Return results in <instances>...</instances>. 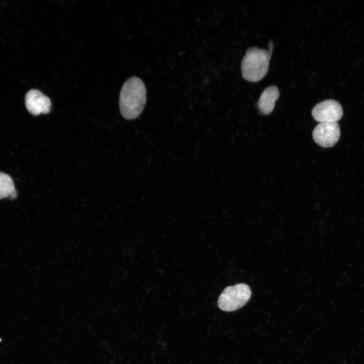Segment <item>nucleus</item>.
Instances as JSON below:
<instances>
[{
	"instance_id": "8",
	"label": "nucleus",
	"mask_w": 364,
	"mask_h": 364,
	"mask_svg": "<svg viewBox=\"0 0 364 364\" xmlns=\"http://www.w3.org/2000/svg\"><path fill=\"white\" fill-rule=\"evenodd\" d=\"M17 196V192L11 176L0 172V199L8 197L13 200Z\"/></svg>"
},
{
	"instance_id": "7",
	"label": "nucleus",
	"mask_w": 364,
	"mask_h": 364,
	"mask_svg": "<svg viewBox=\"0 0 364 364\" xmlns=\"http://www.w3.org/2000/svg\"><path fill=\"white\" fill-rule=\"evenodd\" d=\"M280 92L277 86L270 85L262 92L258 101L257 107L260 113L267 115L274 109L275 102L279 98Z\"/></svg>"
},
{
	"instance_id": "9",
	"label": "nucleus",
	"mask_w": 364,
	"mask_h": 364,
	"mask_svg": "<svg viewBox=\"0 0 364 364\" xmlns=\"http://www.w3.org/2000/svg\"><path fill=\"white\" fill-rule=\"evenodd\" d=\"M268 47H269V50H268V51H269V52L271 54L272 51L273 49V47H274V43L271 40H270L269 42Z\"/></svg>"
},
{
	"instance_id": "2",
	"label": "nucleus",
	"mask_w": 364,
	"mask_h": 364,
	"mask_svg": "<svg viewBox=\"0 0 364 364\" xmlns=\"http://www.w3.org/2000/svg\"><path fill=\"white\" fill-rule=\"evenodd\" d=\"M271 54L268 50L256 47L247 49L241 63L243 78L250 82H257L266 74Z\"/></svg>"
},
{
	"instance_id": "4",
	"label": "nucleus",
	"mask_w": 364,
	"mask_h": 364,
	"mask_svg": "<svg viewBox=\"0 0 364 364\" xmlns=\"http://www.w3.org/2000/svg\"><path fill=\"white\" fill-rule=\"evenodd\" d=\"M341 104L336 100H326L317 104L311 111L313 118L320 122H337L343 115Z\"/></svg>"
},
{
	"instance_id": "5",
	"label": "nucleus",
	"mask_w": 364,
	"mask_h": 364,
	"mask_svg": "<svg viewBox=\"0 0 364 364\" xmlns=\"http://www.w3.org/2000/svg\"><path fill=\"white\" fill-rule=\"evenodd\" d=\"M340 136V127L337 122H320L312 132L315 143L325 148L333 147L338 141Z\"/></svg>"
},
{
	"instance_id": "3",
	"label": "nucleus",
	"mask_w": 364,
	"mask_h": 364,
	"mask_svg": "<svg viewBox=\"0 0 364 364\" xmlns=\"http://www.w3.org/2000/svg\"><path fill=\"white\" fill-rule=\"evenodd\" d=\"M251 291L249 286L244 283L226 287L220 295L218 305L225 311H233L243 306L249 300Z\"/></svg>"
},
{
	"instance_id": "6",
	"label": "nucleus",
	"mask_w": 364,
	"mask_h": 364,
	"mask_svg": "<svg viewBox=\"0 0 364 364\" xmlns=\"http://www.w3.org/2000/svg\"><path fill=\"white\" fill-rule=\"evenodd\" d=\"M25 105L28 112L36 116L50 112L52 104L48 97L38 89H32L25 96Z\"/></svg>"
},
{
	"instance_id": "1",
	"label": "nucleus",
	"mask_w": 364,
	"mask_h": 364,
	"mask_svg": "<svg viewBox=\"0 0 364 364\" xmlns=\"http://www.w3.org/2000/svg\"><path fill=\"white\" fill-rule=\"evenodd\" d=\"M146 101V89L139 77H131L123 84L120 94L119 107L122 116L128 120L138 117Z\"/></svg>"
}]
</instances>
